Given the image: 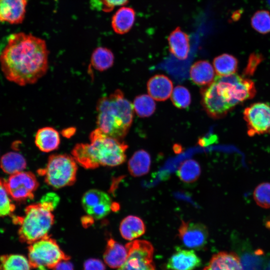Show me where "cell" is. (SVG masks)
<instances>
[{"label":"cell","instance_id":"6da1fadb","mask_svg":"<svg viewBox=\"0 0 270 270\" xmlns=\"http://www.w3.org/2000/svg\"><path fill=\"white\" fill-rule=\"evenodd\" d=\"M46 42L24 32L10 34L0 53V64L6 78L21 86L36 83L48 68Z\"/></svg>","mask_w":270,"mask_h":270},{"label":"cell","instance_id":"7a4b0ae2","mask_svg":"<svg viewBox=\"0 0 270 270\" xmlns=\"http://www.w3.org/2000/svg\"><path fill=\"white\" fill-rule=\"evenodd\" d=\"M90 143L76 144L72 151L74 159L83 168L116 166L126 161L128 146L122 140L106 135L98 128L90 132Z\"/></svg>","mask_w":270,"mask_h":270},{"label":"cell","instance_id":"3957f363","mask_svg":"<svg viewBox=\"0 0 270 270\" xmlns=\"http://www.w3.org/2000/svg\"><path fill=\"white\" fill-rule=\"evenodd\" d=\"M96 110L98 128L110 137L122 140L132 125L134 110L122 92L118 89L100 98Z\"/></svg>","mask_w":270,"mask_h":270},{"label":"cell","instance_id":"277c9868","mask_svg":"<svg viewBox=\"0 0 270 270\" xmlns=\"http://www.w3.org/2000/svg\"><path fill=\"white\" fill-rule=\"evenodd\" d=\"M52 212L40 202L27 206L23 216H13L14 223L20 226L19 240L30 244L48 236L54 222Z\"/></svg>","mask_w":270,"mask_h":270},{"label":"cell","instance_id":"5b68a950","mask_svg":"<svg viewBox=\"0 0 270 270\" xmlns=\"http://www.w3.org/2000/svg\"><path fill=\"white\" fill-rule=\"evenodd\" d=\"M78 166L72 156L67 154L50 155L45 168L38 173L45 182L55 189L73 184L76 180Z\"/></svg>","mask_w":270,"mask_h":270},{"label":"cell","instance_id":"8992f818","mask_svg":"<svg viewBox=\"0 0 270 270\" xmlns=\"http://www.w3.org/2000/svg\"><path fill=\"white\" fill-rule=\"evenodd\" d=\"M70 257L64 254L54 239L48 235L30 244L28 260L32 268L38 270L53 268L63 260Z\"/></svg>","mask_w":270,"mask_h":270},{"label":"cell","instance_id":"52a82bcc","mask_svg":"<svg viewBox=\"0 0 270 270\" xmlns=\"http://www.w3.org/2000/svg\"><path fill=\"white\" fill-rule=\"evenodd\" d=\"M214 82L218 89L233 108L246 100L252 98L256 92L254 82L236 74L217 76Z\"/></svg>","mask_w":270,"mask_h":270},{"label":"cell","instance_id":"ba28073f","mask_svg":"<svg viewBox=\"0 0 270 270\" xmlns=\"http://www.w3.org/2000/svg\"><path fill=\"white\" fill-rule=\"evenodd\" d=\"M125 246L126 259L117 270H155L152 262L154 247L150 242L136 240Z\"/></svg>","mask_w":270,"mask_h":270},{"label":"cell","instance_id":"9c48e42d","mask_svg":"<svg viewBox=\"0 0 270 270\" xmlns=\"http://www.w3.org/2000/svg\"><path fill=\"white\" fill-rule=\"evenodd\" d=\"M4 180L10 198L18 202L33 199L39 184L32 172L24 170L10 175Z\"/></svg>","mask_w":270,"mask_h":270},{"label":"cell","instance_id":"30bf717a","mask_svg":"<svg viewBox=\"0 0 270 270\" xmlns=\"http://www.w3.org/2000/svg\"><path fill=\"white\" fill-rule=\"evenodd\" d=\"M244 117L248 126L249 136L270 134V105L256 102L246 108Z\"/></svg>","mask_w":270,"mask_h":270},{"label":"cell","instance_id":"8fae6325","mask_svg":"<svg viewBox=\"0 0 270 270\" xmlns=\"http://www.w3.org/2000/svg\"><path fill=\"white\" fill-rule=\"evenodd\" d=\"M200 93L202 104L208 114L213 118H222L232 108L226 99L218 89L214 81L202 88Z\"/></svg>","mask_w":270,"mask_h":270},{"label":"cell","instance_id":"7c38bea8","mask_svg":"<svg viewBox=\"0 0 270 270\" xmlns=\"http://www.w3.org/2000/svg\"><path fill=\"white\" fill-rule=\"evenodd\" d=\"M82 202L88 216L96 220L104 218L113 208V204L109 195L96 189L87 191L83 195Z\"/></svg>","mask_w":270,"mask_h":270},{"label":"cell","instance_id":"4fadbf2b","mask_svg":"<svg viewBox=\"0 0 270 270\" xmlns=\"http://www.w3.org/2000/svg\"><path fill=\"white\" fill-rule=\"evenodd\" d=\"M178 236L185 246L200 250L207 243L208 232L206 226L202 223L182 220Z\"/></svg>","mask_w":270,"mask_h":270},{"label":"cell","instance_id":"5bb4252c","mask_svg":"<svg viewBox=\"0 0 270 270\" xmlns=\"http://www.w3.org/2000/svg\"><path fill=\"white\" fill-rule=\"evenodd\" d=\"M28 0H0V22L22 23L25 16Z\"/></svg>","mask_w":270,"mask_h":270},{"label":"cell","instance_id":"9a60e30c","mask_svg":"<svg viewBox=\"0 0 270 270\" xmlns=\"http://www.w3.org/2000/svg\"><path fill=\"white\" fill-rule=\"evenodd\" d=\"M200 264V259L193 250L178 247L168 260L166 268L171 270H194Z\"/></svg>","mask_w":270,"mask_h":270},{"label":"cell","instance_id":"2e32d148","mask_svg":"<svg viewBox=\"0 0 270 270\" xmlns=\"http://www.w3.org/2000/svg\"><path fill=\"white\" fill-rule=\"evenodd\" d=\"M202 270H244L238 255L233 252H220L212 256Z\"/></svg>","mask_w":270,"mask_h":270},{"label":"cell","instance_id":"e0dca14e","mask_svg":"<svg viewBox=\"0 0 270 270\" xmlns=\"http://www.w3.org/2000/svg\"><path fill=\"white\" fill-rule=\"evenodd\" d=\"M172 89V80L164 74L154 75L147 82L148 94L157 101L168 100L171 96Z\"/></svg>","mask_w":270,"mask_h":270},{"label":"cell","instance_id":"ac0fdd59","mask_svg":"<svg viewBox=\"0 0 270 270\" xmlns=\"http://www.w3.org/2000/svg\"><path fill=\"white\" fill-rule=\"evenodd\" d=\"M168 42L170 52L180 60H186L188 55L190 45L188 36L180 28L170 34Z\"/></svg>","mask_w":270,"mask_h":270},{"label":"cell","instance_id":"d6986e66","mask_svg":"<svg viewBox=\"0 0 270 270\" xmlns=\"http://www.w3.org/2000/svg\"><path fill=\"white\" fill-rule=\"evenodd\" d=\"M34 142L37 148L42 152H48L56 150L60 144L58 132L50 126L40 128L36 134Z\"/></svg>","mask_w":270,"mask_h":270},{"label":"cell","instance_id":"ffe728a7","mask_svg":"<svg viewBox=\"0 0 270 270\" xmlns=\"http://www.w3.org/2000/svg\"><path fill=\"white\" fill-rule=\"evenodd\" d=\"M192 81L199 86H208L214 80V70L212 65L206 60L194 62L190 71Z\"/></svg>","mask_w":270,"mask_h":270},{"label":"cell","instance_id":"44dd1931","mask_svg":"<svg viewBox=\"0 0 270 270\" xmlns=\"http://www.w3.org/2000/svg\"><path fill=\"white\" fill-rule=\"evenodd\" d=\"M127 256L126 246L112 238L108 240L104 259L108 266L112 268H119L126 261Z\"/></svg>","mask_w":270,"mask_h":270},{"label":"cell","instance_id":"7402d4cb","mask_svg":"<svg viewBox=\"0 0 270 270\" xmlns=\"http://www.w3.org/2000/svg\"><path fill=\"white\" fill-rule=\"evenodd\" d=\"M136 18L134 10L130 7L122 6L114 14L112 26L114 32L120 34L127 33L134 25Z\"/></svg>","mask_w":270,"mask_h":270},{"label":"cell","instance_id":"603a6c76","mask_svg":"<svg viewBox=\"0 0 270 270\" xmlns=\"http://www.w3.org/2000/svg\"><path fill=\"white\" fill-rule=\"evenodd\" d=\"M119 229L124 238L132 240L143 235L146 232V227L140 218L130 215L121 221Z\"/></svg>","mask_w":270,"mask_h":270},{"label":"cell","instance_id":"cb8c5ba5","mask_svg":"<svg viewBox=\"0 0 270 270\" xmlns=\"http://www.w3.org/2000/svg\"><path fill=\"white\" fill-rule=\"evenodd\" d=\"M151 158L150 154L144 150L136 152L128 162L130 174L139 177L147 174L150 170Z\"/></svg>","mask_w":270,"mask_h":270},{"label":"cell","instance_id":"d4e9b609","mask_svg":"<svg viewBox=\"0 0 270 270\" xmlns=\"http://www.w3.org/2000/svg\"><path fill=\"white\" fill-rule=\"evenodd\" d=\"M26 166L24 158L20 153L10 152L4 154L0 160L2 171L10 175L23 171Z\"/></svg>","mask_w":270,"mask_h":270},{"label":"cell","instance_id":"484cf974","mask_svg":"<svg viewBox=\"0 0 270 270\" xmlns=\"http://www.w3.org/2000/svg\"><path fill=\"white\" fill-rule=\"evenodd\" d=\"M114 62V55L108 48L104 47L96 48L92 54L90 64L93 68L102 72L111 68Z\"/></svg>","mask_w":270,"mask_h":270},{"label":"cell","instance_id":"4316f807","mask_svg":"<svg viewBox=\"0 0 270 270\" xmlns=\"http://www.w3.org/2000/svg\"><path fill=\"white\" fill-rule=\"evenodd\" d=\"M28 260L20 254H6L0 256V270H30Z\"/></svg>","mask_w":270,"mask_h":270},{"label":"cell","instance_id":"83f0119b","mask_svg":"<svg viewBox=\"0 0 270 270\" xmlns=\"http://www.w3.org/2000/svg\"><path fill=\"white\" fill-rule=\"evenodd\" d=\"M177 176L183 182L192 183L196 182L201 174V168L196 160L189 159L184 160L179 166Z\"/></svg>","mask_w":270,"mask_h":270},{"label":"cell","instance_id":"f1b7e54d","mask_svg":"<svg viewBox=\"0 0 270 270\" xmlns=\"http://www.w3.org/2000/svg\"><path fill=\"white\" fill-rule=\"evenodd\" d=\"M238 60L232 55L224 54L216 57L213 65L217 76H223L236 72L238 68Z\"/></svg>","mask_w":270,"mask_h":270},{"label":"cell","instance_id":"f546056e","mask_svg":"<svg viewBox=\"0 0 270 270\" xmlns=\"http://www.w3.org/2000/svg\"><path fill=\"white\" fill-rule=\"evenodd\" d=\"M133 106L138 116L145 118L154 113L156 105L154 99L150 95L141 94L135 98Z\"/></svg>","mask_w":270,"mask_h":270},{"label":"cell","instance_id":"4dcf8cb0","mask_svg":"<svg viewBox=\"0 0 270 270\" xmlns=\"http://www.w3.org/2000/svg\"><path fill=\"white\" fill-rule=\"evenodd\" d=\"M16 210L4 184V180L0 178V218L11 216Z\"/></svg>","mask_w":270,"mask_h":270},{"label":"cell","instance_id":"1f68e13d","mask_svg":"<svg viewBox=\"0 0 270 270\" xmlns=\"http://www.w3.org/2000/svg\"><path fill=\"white\" fill-rule=\"evenodd\" d=\"M171 100L174 105L178 108H188L191 102V96L189 90L182 86H177L173 90Z\"/></svg>","mask_w":270,"mask_h":270},{"label":"cell","instance_id":"d6a6232c","mask_svg":"<svg viewBox=\"0 0 270 270\" xmlns=\"http://www.w3.org/2000/svg\"><path fill=\"white\" fill-rule=\"evenodd\" d=\"M253 28L262 34L270 32V14L268 11L262 10L256 12L251 18Z\"/></svg>","mask_w":270,"mask_h":270},{"label":"cell","instance_id":"836d02e7","mask_svg":"<svg viewBox=\"0 0 270 270\" xmlns=\"http://www.w3.org/2000/svg\"><path fill=\"white\" fill-rule=\"evenodd\" d=\"M254 198L256 204L261 208H270V182H265L258 184L254 189Z\"/></svg>","mask_w":270,"mask_h":270},{"label":"cell","instance_id":"e575fe53","mask_svg":"<svg viewBox=\"0 0 270 270\" xmlns=\"http://www.w3.org/2000/svg\"><path fill=\"white\" fill-rule=\"evenodd\" d=\"M58 196L54 193L48 192L44 196L40 203L51 211H53L59 202Z\"/></svg>","mask_w":270,"mask_h":270},{"label":"cell","instance_id":"d590c367","mask_svg":"<svg viewBox=\"0 0 270 270\" xmlns=\"http://www.w3.org/2000/svg\"><path fill=\"white\" fill-rule=\"evenodd\" d=\"M128 0H98L102 10L105 12L112 11L115 7L126 4Z\"/></svg>","mask_w":270,"mask_h":270},{"label":"cell","instance_id":"8d00e7d4","mask_svg":"<svg viewBox=\"0 0 270 270\" xmlns=\"http://www.w3.org/2000/svg\"><path fill=\"white\" fill-rule=\"evenodd\" d=\"M104 264L97 258H89L84 264V270H105Z\"/></svg>","mask_w":270,"mask_h":270},{"label":"cell","instance_id":"74e56055","mask_svg":"<svg viewBox=\"0 0 270 270\" xmlns=\"http://www.w3.org/2000/svg\"><path fill=\"white\" fill-rule=\"evenodd\" d=\"M53 270H74V266L69 260H63L58 262Z\"/></svg>","mask_w":270,"mask_h":270},{"label":"cell","instance_id":"f35d334b","mask_svg":"<svg viewBox=\"0 0 270 270\" xmlns=\"http://www.w3.org/2000/svg\"><path fill=\"white\" fill-rule=\"evenodd\" d=\"M258 60H259V56H254L250 57V62L248 64H250L249 67L247 68L246 71V74H250L252 67V68L253 71L254 70V68H255L257 66Z\"/></svg>","mask_w":270,"mask_h":270},{"label":"cell","instance_id":"ab89813d","mask_svg":"<svg viewBox=\"0 0 270 270\" xmlns=\"http://www.w3.org/2000/svg\"><path fill=\"white\" fill-rule=\"evenodd\" d=\"M270 224V221L269 222ZM267 225H268V228H270V224H268Z\"/></svg>","mask_w":270,"mask_h":270},{"label":"cell","instance_id":"60d3db41","mask_svg":"<svg viewBox=\"0 0 270 270\" xmlns=\"http://www.w3.org/2000/svg\"><path fill=\"white\" fill-rule=\"evenodd\" d=\"M268 2L269 4H270V0H268Z\"/></svg>","mask_w":270,"mask_h":270}]
</instances>
